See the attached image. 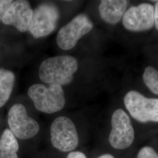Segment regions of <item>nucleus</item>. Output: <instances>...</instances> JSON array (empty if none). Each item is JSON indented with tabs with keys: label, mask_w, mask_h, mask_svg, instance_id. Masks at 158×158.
<instances>
[{
	"label": "nucleus",
	"mask_w": 158,
	"mask_h": 158,
	"mask_svg": "<svg viewBox=\"0 0 158 158\" xmlns=\"http://www.w3.org/2000/svg\"><path fill=\"white\" fill-rule=\"evenodd\" d=\"M14 73L5 69H0V108L8 101L15 84Z\"/></svg>",
	"instance_id": "ddd939ff"
},
{
	"label": "nucleus",
	"mask_w": 158,
	"mask_h": 158,
	"mask_svg": "<svg viewBox=\"0 0 158 158\" xmlns=\"http://www.w3.org/2000/svg\"><path fill=\"white\" fill-rule=\"evenodd\" d=\"M137 158H158V154L151 147H143L138 153Z\"/></svg>",
	"instance_id": "2eb2a0df"
},
{
	"label": "nucleus",
	"mask_w": 158,
	"mask_h": 158,
	"mask_svg": "<svg viewBox=\"0 0 158 158\" xmlns=\"http://www.w3.org/2000/svg\"><path fill=\"white\" fill-rule=\"evenodd\" d=\"M76 59L70 55L52 57L41 63L39 76L47 84L68 85L73 80L74 74L78 69Z\"/></svg>",
	"instance_id": "f257e3e1"
},
{
	"label": "nucleus",
	"mask_w": 158,
	"mask_h": 158,
	"mask_svg": "<svg viewBox=\"0 0 158 158\" xmlns=\"http://www.w3.org/2000/svg\"><path fill=\"white\" fill-rule=\"evenodd\" d=\"M127 4L125 0H102L98 7L100 17L106 23L116 24L124 16Z\"/></svg>",
	"instance_id": "9b49d317"
},
{
	"label": "nucleus",
	"mask_w": 158,
	"mask_h": 158,
	"mask_svg": "<svg viewBox=\"0 0 158 158\" xmlns=\"http://www.w3.org/2000/svg\"><path fill=\"white\" fill-rule=\"evenodd\" d=\"M93 28V23L89 17L83 14H79L60 29L57 35V44L63 50L72 49Z\"/></svg>",
	"instance_id": "0eeeda50"
},
{
	"label": "nucleus",
	"mask_w": 158,
	"mask_h": 158,
	"mask_svg": "<svg viewBox=\"0 0 158 158\" xmlns=\"http://www.w3.org/2000/svg\"><path fill=\"white\" fill-rule=\"evenodd\" d=\"M143 80L148 89L153 93L158 95V70L151 66L145 68Z\"/></svg>",
	"instance_id": "4468645a"
},
{
	"label": "nucleus",
	"mask_w": 158,
	"mask_h": 158,
	"mask_svg": "<svg viewBox=\"0 0 158 158\" xmlns=\"http://www.w3.org/2000/svg\"><path fill=\"white\" fill-rule=\"evenodd\" d=\"M33 14V10L29 1L18 0L13 1L2 19L6 25H12L21 32L28 29Z\"/></svg>",
	"instance_id": "9d476101"
},
{
	"label": "nucleus",
	"mask_w": 158,
	"mask_h": 158,
	"mask_svg": "<svg viewBox=\"0 0 158 158\" xmlns=\"http://www.w3.org/2000/svg\"><path fill=\"white\" fill-rule=\"evenodd\" d=\"M154 21L155 27L158 30V1L154 7Z\"/></svg>",
	"instance_id": "a211bd4d"
},
{
	"label": "nucleus",
	"mask_w": 158,
	"mask_h": 158,
	"mask_svg": "<svg viewBox=\"0 0 158 158\" xmlns=\"http://www.w3.org/2000/svg\"><path fill=\"white\" fill-rule=\"evenodd\" d=\"M134 130L129 116L122 109L115 110L111 118L109 142L117 149H124L134 140Z\"/></svg>",
	"instance_id": "6e6552de"
},
{
	"label": "nucleus",
	"mask_w": 158,
	"mask_h": 158,
	"mask_svg": "<svg viewBox=\"0 0 158 158\" xmlns=\"http://www.w3.org/2000/svg\"><path fill=\"white\" fill-rule=\"evenodd\" d=\"M125 107L131 115L141 123L158 122V98H149L136 91L125 96Z\"/></svg>",
	"instance_id": "39448f33"
},
{
	"label": "nucleus",
	"mask_w": 158,
	"mask_h": 158,
	"mask_svg": "<svg viewBox=\"0 0 158 158\" xmlns=\"http://www.w3.org/2000/svg\"><path fill=\"white\" fill-rule=\"evenodd\" d=\"M97 158H114V157L113 156V155H110V154H104V155H102L101 156H100L99 157Z\"/></svg>",
	"instance_id": "6ab92c4d"
},
{
	"label": "nucleus",
	"mask_w": 158,
	"mask_h": 158,
	"mask_svg": "<svg viewBox=\"0 0 158 158\" xmlns=\"http://www.w3.org/2000/svg\"><path fill=\"white\" fill-rule=\"evenodd\" d=\"M66 158H87L84 153L80 151H72L69 152Z\"/></svg>",
	"instance_id": "f3484780"
},
{
	"label": "nucleus",
	"mask_w": 158,
	"mask_h": 158,
	"mask_svg": "<svg viewBox=\"0 0 158 158\" xmlns=\"http://www.w3.org/2000/svg\"><path fill=\"white\" fill-rule=\"evenodd\" d=\"M59 17L60 12L55 4L42 3L33 11L28 30L35 38L47 36L55 30Z\"/></svg>",
	"instance_id": "7ed1b4c3"
},
{
	"label": "nucleus",
	"mask_w": 158,
	"mask_h": 158,
	"mask_svg": "<svg viewBox=\"0 0 158 158\" xmlns=\"http://www.w3.org/2000/svg\"><path fill=\"white\" fill-rule=\"evenodd\" d=\"M13 1L11 0H0V21H2V18Z\"/></svg>",
	"instance_id": "dca6fc26"
},
{
	"label": "nucleus",
	"mask_w": 158,
	"mask_h": 158,
	"mask_svg": "<svg viewBox=\"0 0 158 158\" xmlns=\"http://www.w3.org/2000/svg\"><path fill=\"white\" fill-rule=\"evenodd\" d=\"M19 144L10 129H6L0 138V158H18Z\"/></svg>",
	"instance_id": "f8f14e48"
},
{
	"label": "nucleus",
	"mask_w": 158,
	"mask_h": 158,
	"mask_svg": "<svg viewBox=\"0 0 158 158\" xmlns=\"http://www.w3.org/2000/svg\"><path fill=\"white\" fill-rule=\"evenodd\" d=\"M51 141L55 149L63 152H70L79 145V136L73 122L66 117L54 119L50 129Z\"/></svg>",
	"instance_id": "20e7f679"
},
{
	"label": "nucleus",
	"mask_w": 158,
	"mask_h": 158,
	"mask_svg": "<svg viewBox=\"0 0 158 158\" xmlns=\"http://www.w3.org/2000/svg\"><path fill=\"white\" fill-rule=\"evenodd\" d=\"M28 94L35 108L42 113L59 112L66 104L64 91L60 85L35 84L29 88Z\"/></svg>",
	"instance_id": "f03ea898"
},
{
	"label": "nucleus",
	"mask_w": 158,
	"mask_h": 158,
	"mask_svg": "<svg viewBox=\"0 0 158 158\" xmlns=\"http://www.w3.org/2000/svg\"><path fill=\"white\" fill-rule=\"evenodd\" d=\"M123 23L127 30L133 32L152 28L155 24L153 6L149 3H142L130 7L123 17Z\"/></svg>",
	"instance_id": "1a4fd4ad"
},
{
	"label": "nucleus",
	"mask_w": 158,
	"mask_h": 158,
	"mask_svg": "<svg viewBox=\"0 0 158 158\" xmlns=\"http://www.w3.org/2000/svg\"><path fill=\"white\" fill-rule=\"evenodd\" d=\"M10 130L16 138L26 140L34 138L40 131V125L34 118L29 117L24 106L15 104L8 114Z\"/></svg>",
	"instance_id": "423d86ee"
}]
</instances>
